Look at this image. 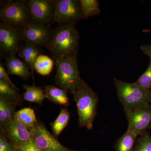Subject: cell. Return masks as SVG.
I'll return each instance as SVG.
<instances>
[{
  "label": "cell",
  "instance_id": "obj_24",
  "mask_svg": "<svg viewBox=\"0 0 151 151\" xmlns=\"http://www.w3.org/2000/svg\"><path fill=\"white\" fill-rule=\"evenodd\" d=\"M135 84L138 86L150 89L151 87V60L147 69L145 72L138 78L137 80L135 82Z\"/></svg>",
  "mask_w": 151,
  "mask_h": 151
},
{
  "label": "cell",
  "instance_id": "obj_18",
  "mask_svg": "<svg viewBox=\"0 0 151 151\" xmlns=\"http://www.w3.org/2000/svg\"><path fill=\"white\" fill-rule=\"evenodd\" d=\"M138 136L134 133L127 131L116 141V151H133Z\"/></svg>",
  "mask_w": 151,
  "mask_h": 151
},
{
  "label": "cell",
  "instance_id": "obj_17",
  "mask_svg": "<svg viewBox=\"0 0 151 151\" xmlns=\"http://www.w3.org/2000/svg\"><path fill=\"white\" fill-rule=\"evenodd\" d=\"M23 87L25 90L23 94L24 100L41 104L45 99L44 90L41 87L26 84L23 85Z\"/></svg>",
  "mask_w": 151,
  "mask_h": 151
},
{
  "label": "cell",
  "instance_id": "obj_19",
  "mask_svg": "<svg viewBox=\"0 0 151 151\" xmlns=\"http://www.w3.org/2000/svg\"><path fill=\"white\" fill-rule=\"evenodd\" d=\"M54 61L49 57L41 54L38 56L35 63V70L40 75L47 76L53 69Z\"/></svg>",
  "mask_w": 151,
  "mask_h": 151
},
{
  "label": "cell",
  "instance_id": "obj_26",
  "mask_svg": "<svg viewBox=\"0 0 151 151\" xmlns=\"http://www.w3.org/2000/svg\"><path fill=\"white\" fill-rule=\"evenodd\" d=\"M0 80L8 84L17 91L19 90V89L11 81L1 61L0 63Z\"/></svg>",
  "mask_w": 151,
  "mask_h": 151
},
{
  "label": "cell",
  "instance_id": "obj_8",
  "mask_svg": "<svg viewBox=\"0 0 151 151\" xmlns=\"http://www.w3.org/2000/svg\"><path fill=\"white\" fill-rule=\"evenodd\" d=\"M128 122V131L139 136L147 132L151 126L150 103L124 111Z\"/></svg>",
  "mask_w": 151,
  "mask_h": 151
},
{
  "label": "cell",
  "instance_id": "obj_1",
  "mask_svg": "<svg viewBox=\"0 0 151 151\" xmlns=\"http://www.w3.org/2000/svg\"><path fill=\"white\" fill-rule=\"evenodd\" d=\"M80 35L75 24L59 25L46 46L54 58L77 55Z\"/></svg>",
  "mask_w": 151,
  "mask_h": 151
},
{
  "label": "cell",
  "instance_id": "obj_22",
  "mask_svg": "<svg viewBox=\"0 0 151 151\" xmlns=\"http://www.w3.org/2000/svg\"><path fill=\"white\" fill-rule=\"evenodd\" d=\"M17 91L8 84L0 80V97L15 103H18L21 100V95Z\"/></svg>",
  "mask_w": 151,
  "mask_h": 151
},
{
  "label": "cell",
  "instance_id": "obj_2",
  "mask_svg": "<svg viewBox=\"0 0 151 151\" xmlns=\"http://www.w3.org/2000/svg\"><path fill=\"white\" fill-rule=\"evenodd\" d=\"M78 116V125L91 130L97 115L98 96L96 93L82 80L73 93Z\"/></svg>",
  "mask_w": 151,
  "mask_h": 151
},
{
  "label": "cell",
  "instance_id": "obj_28",
  "mask_svg": "<svg viewBox=\"0 0 151 151\" xmlns=\"http://www.w3.org/2000/svg\"><path fill=\"white\" fill-rule=\"evenodd\" d=\"M3 135L0 137V151H4L7 149L12 148V145L9 143V141Z\"/></svg>",
  "mask_w": 151,
  "mask_h": 151
},
{
  "label": "cell",
  "instance_id": "obj_29",
  "mask_svg": "<svg viewBox=\"0 0 151 151\" xmlns=\"http://www.w3.org/2000/svg\"><path fill=\"white\" fill-rule=\"evenodd\" d=\"M141 51L146 55H147L151 60V45H143L140 47Z\"/></svg>",
  "mask_w": 151,
  "mask_h": 151
},
{
  "label": "cell",
  "instance_id": "obj_15",
  "mask_svg": "<svg viewBox=\"0 0 151 151\" xmlns=\"http://www.w3.org/2000/svg\"><path fill=\"white\" fill-rule=\"evenodd\" d=\"M44 90L45 98L52 103L58 105H68V92L64 89L54 85H47L44 86Z\"/></svg>",
  "mask_w": 151,
  "mask_h": 151
},
{
  "label": "cell",
  "instance_id": "obj_23",
  "mask_svg": "<svg viewBox=\"0 0 151 151\" xmlns=\"http://www.w3.org/2000/svg\"><path fill=\"white\" fill-rule=\"evenodd\" d=\"M133 151H151V137L147 132L139 136Z\"/></svg>",
  "mask_w": 151,
  "mask_h": 151
},
{
  "label": "cell",
  "instance_id": "obj_21",
  "mask_svg": "<svg viewBox=\"0 0 151 151\" xmlns=\"http://www.w3.org/2000/svg\"><path fill=\"white\" fill-rule=\"evenodd\" d=\"M84 18L99 14L100 13L97 0H80Z\"/></svg>",
  "mask_w": 151,
  "mask_h": 151
},
{
  "label": "cell",
  "instance_id": "obj_9",
  "mask_svg": "<svg viewBox=\"0 0 151 151\" xmlns=\"http://www.w3.org/2000/svg\"><path fill=\"white\" fill-rule=\"evenodd\" d=\"M27 2L32 21L50 26L54 22L55 1L28 0Z\"/></svg>",
  "mask_w": 151,
  "mask_h": 151
},
{
  "label": "cell",
  "instance_id": "obj_30",
  "mask_svg": "<svg viewBox=\"0 0 151 151\" xmlns=\"http://www.w3.org/2000/svg\"><path fill=\"white\" fill-rule=\"evenodd\" d=\"M143 32H151V29H144Z\"/></svg>",
  "mask_w": 151,
  "mask_h": 151
},
{
  "label": "cell",
  "instance_id": "obj_12",
  "mask_svg": "<svg viewBox=\"0 0 151 151\" xmlns=\"http://www.w3.org/2000/svg\"><path fill=\"white\" fill-rule=\"evenodd\" d=\"M2 128L6 137L9 139L12 144L24 142L32 139L33 128L26 127L14 119Z\"/></svg>",
  "mask_w": 151,
  "mask_h": 151
},
{
  "label": "cell",
  "instance_id": "obj_14",
  "mask_svg": "<svg viewBox=\"0 0 151 151\" xmlns=\"http://www.w3.org/2000/svg\"><path fill=\"white\" fill-rule=\"evenodd\" d=\"M17 53L19 56L22 58L29 66L33 75L36 60L41 54L40 47L28 44L21 45Z\"/></svg>",
  "mask_w": 151,
  "mask_h": 151
},
{
  "label": "cell",
  "instance_id": "obj_3",
  "mask_svg": "<svg viewBox=\"0 0 151 151\" xmlns=\"http://www.w3.org/2000/svg\"><path fill=\"white\" fill-rule=\"evenodd\" d=\"M117 95L124 111L139 108L150 103V89H146L134 83H127L114 78Z\"/></svg>",
  "mask_w": 151,
  "mask_h": 151
},
{
  "label": "cell",
  "instance_id": "obj_13",
  "mask_svg": "<svg viewBox=\"0 0 151 151\" xmlns=\"http://www.w3.org/2000/svg\"><path fill=\"white\" fill-rule=\"evenodd\" d=\"M5 58V64L9 74L17 76L25 80L29 78L32 73L29 70V66L25 62L19 59L16 55H9Z\"/></svg>",
  "mask_w": 151,
  "mask_h": 151
},
{
  "label": "cell",
  "instance_id": "obj_16",
  "mask_svg": "<svg viewBox=\"0 0 151 151\" xmlns=\"http://www.w3.org/2000/svg\"><path fill=\"white\" fill-rule=\"evenodd\" d=\"M14 119L16 122L29 128H33L37 124L35 113L32 109L26 108L15 113Z\"/></svg>",
  "mask_w": 151,
  "mask_h": 151
},
{
  "label": "cell",
  "instance_id": "obj_10",
  "mask_svg": "<svg viewBox=\"0 0 151 151\" xmlns=\"http://www.w3.org/2000/svg\"><path fill=\"white\" fill-rule=\"evenodd\" d=\"M22 40L21 30L0 23V50L2 56L16 55Z\"/></svg>",
  "mask_w": 151,
  "mask_h": 151
},
{
  "label": "cell",
  "instance_id": "obj_32",
  "mask_svg": "<svg viewBox=\"0 0 151 151\" xmlns=\"http://www.w3.org/2000/svg\"><path fill=\"white\" fill-rule=\"evenodd\" d=\"M150 104H151V98L150 99Z\"/></svg>",
  "mask_w": 151,
  "mask_h": 151
},
{
  "label": "cell",
  "instance_id": "obj_20",
  "mask_svg": "<svg viewBox=\"0 0 151 151\" xmlns=\"http://www.w3.org/2000/svg\"><path fill=\"white\" fill-rule=\"evenodd\" d=\"M70 119V113L66 108L61 110L57 118L52 125L53 134L58 137L67 126Z\"/></svg>",
  "mask_w": 151,
  "mask_h": 151
},
{
  "label": "cell",
  "instance_id": "obj_27",
  "mask_svg": "<svg viewBox=\"0 0 151 151\" xmlns=\"http://www.w3.org/2000/svg\"><path fill=\"white\" fill-rule=\"evenodd\" d=\"M7 105V99L0 97V124H2Z\"/></svg>",
  "mask_w": 151,
  "mask_h": 151
},
{
  "label": "cell",
  "instance_id": "obj_7",
  "mask_svg": "<svg viewBox=\"0 0 151 151\" xmlns=\"http://www.w3.org/2000/svg\"><path fill=\"white\" fill-rule=\"evenodd\" d=\"M55 31L50 26L31 21L21 30L22 40L25 44L46 47L53 36Z\"/></svg>",
  "mask_w": 151,
  "mask_h": 151
},
{
  "label": "cell",
  "instance_id": "obj_11",
  "mask_svg": "<svg viewBox=\"0 0 151 151\" xmlns=\"http://www.w3.org/2000/svg\"><path fill=\"white\" fill-rule=\"evenodd\" d=\"M32 139L42 151H69L40 122L33 128Z\"/></svg>",
  "mask_w": 151,
  "mask_h": 151
},
{
  "label": "cell",
  "instance_id": "obj_6",
  "mask_svg": "<svg viewBox=\"0 0 151 151\" xmlns=\"http://www.w3.org/2000/svg\"><path fill=\"white\" fill-rule=\"evenodd\" d=\"M84 19L78 0H55L54 22L59 25L75 24Z\"/></svg>",
  "mask_w": 151,
  "mask_h": 151
},
{
  "label": "cell",
  "instance_id": "obj_5",
  "mask_svg": "<svg viewBox=\"0 0 151 151\" xmlns=\"http://www.w3.org/2000/svg\"><path fill=\"white\" fill-rule=\"evenodd\" d=\"M1 23L21 30L32 21L27 1H9L0 9Z\"/></svg>",
  "mask_w": 151,
  "mask_h": 151
},
{
  "label": "cell",
  "instance_id": "obj_25",
  "mask_svg": "<svg viewBox=\"0 0 151 151\" xmlns=\"http://www.w3.org/2000/svg\"><path fill=\"white\" fill-rule=\"evenodd\" d=\"M14 148L18 151H42L37 147L32 139L17 144H12Z\"/></svg>",
  "mask_w": 151,
  "mask_h": 151
},
{
  "label": "cell",
  "instance_id": "obj_31",
  "mask_svg": "<svg viewBox=\"0 0 151 151\" xmlns=\"http://www.w3.org/2000/svg\"><path fill=\"white\" fill-rule=\"evenodd\" d=\"M4 151H13V150L12 148L7 149V150H5Z\"/></svg>",
  "mask_w": 151,
  "mask_h": 151
},
{
  "label": "cell",
  "instance_id": "obj_4",
  "mask_svg": "<svg viewBox=\"0 0 151 151\" xmlns=\"http://www.w3.org/2000/svg\"><path fill=\"white\" fill-rule=\"evenodd\" d=\"M53 59L57 68L55 76L56 85L73 94L82 80L78 67L77 55Z\"/></svg>",
  "mask_w": 151,
  "mask_h": 151
}]
</instances>
